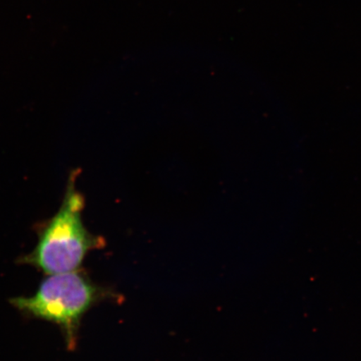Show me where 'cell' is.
<instances>
[{
    "mask_svg": "<svg viewBox=\"0 0 361 361\" xmlns=\"http://www.w3.org/2000/svg\"><path fill=\"white\" fill-rule=\"evenodd\" d=\"M75 180V173L72 174L60 209L39 228L37 245L21 263L48 275L72 272L79 269L90 251L102 246L101 238L84 224L85 200Z\"/></svg>",
    "mask_w": 361,
    "mask_h": 361,
    "instance_id": "obj_1",
    "label": "cell"
},
{
    "mask_svg": "<svg viewBox=\"0 0 361 361\" xmlns=\"http://www.w3.org/2000/svg\"><path fill=\"white\" fill-rule=\"evenodd\" d=\"M106 295L78 269L49 275L34 295L13 298L11 303L23 314L57 324L64 334L68 348L73 349L81 319Z\"/></svg>",
    "mask_w": 361,
    "mask_h": 361,
    "instance_id": "obj_2",
    "label": "cell"
}]
</instances>
